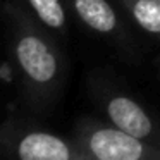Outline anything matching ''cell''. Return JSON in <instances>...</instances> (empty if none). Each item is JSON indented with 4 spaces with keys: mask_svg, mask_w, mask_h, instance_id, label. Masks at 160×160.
Returning <instances> with one entry per match:
<instances>
[{
    "mask_svg": "<svg viewBox=\"0 0 160 160\" xmlns=\"http://www.w3.org/2000/svg\"><path fill=\"white\" fill-rule=\"evenodd\" d=\"M9 47L21 79L22 98L33 112L47 114L59 102L66 83V59L48 31L21 0L4 4Z\"/></svg>",
    "mask_w": 160,
    "mask_h": 160,
    "instance_id": "1",
    "label": "cell"
},
{
    "mask_svg": "<svg viewBox=\"0 0 160 160\" xmlns=\"http://www.w3.org/2000/svg\"><path fill=\"white\" fill-rule=\"evenodd\" d=\"M0 158L88 160L72 138H64L21 117L0 121Z\"/></svg>",
    "mask_w": 160,
    "mask_h": 160,
    "instance_id": "2",
    "label": "cell"
},
{
    "mask_svg": "<svg viewBox=\"0 0 160 160\" xmlns=\"http://www.w3.org/2000/svg\"><path fill=\"white\" fill-rule=\"evenodd\" d=\"M88 91L107 122L160 148V119L150 114L131 93L103 74L88 78Z\"/></svg>",
    "mask_w": 160,
    "mask_h": 160,
    "instance_id": "3",
    "label": "cell"
},
{
    "mask_svg": "<svg viewBox=\"0 0 160 160\" xmlns=\"http://www.w3.org/2000/svg\"><path fill=\"white\" fill-rule=\"evenodd\" d=\"M72 139L88 160H160V148L112 126L105 119L83 117Z\"/></svg>",
    "mask_w": 160,
    "mask_h": 160,
    "instance_id": "4",
    "label": "cell"
},
{
    "mask_svg": "<svg viewBox=\"0 0 160 160\" xmlns=\"http://www.w3.org/2000/svg\"><path fill=\"white\" fill-rule=\"evenodd\" d=\"M67 11L90 31L110 43L131 50L124 12L115 0H66Z\"/></svg>",
    "mask_w": 160,
    "mask_h": 160,
    "instance_id": "5",
    "label": "cell"
},
{
    "mask_svg": "<svg viewBox=\"0 0 160 160\" xmlns=\"http://www.w3.org/2000/svg\"><path fill=\"white\" fill-rule=\"evenodd\" d=\"M141 33L160 42V0H115Z\"/></svg>",
    "mask_w": 160,
    "mask_h": 160,
    "instance_id": "6",
    "label": "cell"
},
{
    "mask_svg": "<svg viewBox=\"0 0 160 160\" xmlns=\"http://www.w3.org/2000/svg\"><path fill=\"white\" fill-rule=\"evenodd\" d=\"M28 11L55 38H66L69 28V11L66 0H21Z\"/></svg>",
    "mask_w": 160,
    "mask_h": 160,
    "instance_id": "7",
    "label": "cell"
},
{
    "mask_svg": "<svg viewBox=\"0 0 160 160\" xmlns=\"http://www.w3.org/2000/svg\"><path fill=\"white\" fill-rule=\"evenodd\" d=\"M157 64H158V66H160V57H158V60H157Z\"/></svg>",
    "mask_w": 160,
    "mask_h": 160,
    "instance_id": "8",
    "label": "cell"
}]
</instances>
